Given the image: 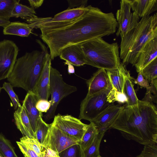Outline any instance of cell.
<instances>
[{
    "label": "cell",
    "instance_id": "30bf717a",
    "mask_svg": "<svg viewBox=\"0 0 157 157\" xmlns=\"http://www.w3.org/2000/svg\"><path fill=\"white\" fill-rule=\"evenodd\" d=\"M52 124L62 131L80 141L88 124L71 115H55Z\"/></svg>",
    "mask_w": 157,
    "mask_h": 157
},
{
    "label": "cell",
    "instance_id": "e0dca14e",
    "mask_svg": "<svg viewBox=\"0 0 157 157\" xmlns=\"http://www.w3.org/2000/svg\"><path fill=\"white\" fill-rule=\"evenodd\" d=\"M88 9L87 6L67 9L55 15L53 17H38L44 22L71 23L82 16Z\"/></svg>",
    "mask_w": 157,
    "mask_h": 157
},
{
    "label": "cell",
    "instance_id": "ab89813d",
    "mask_svg": "<svg viewBox=\"0 0 157 157\" xmlns=\"http://www.w3.org/2000/svg\"><path fill=\"white\" fill-rule=\"evenodd\" d=\"M134 83L146 89L150 87L148 82L144 78L141 72L138 73L137 78L134 80Z\"/></svg>",
    "mask_w": 157,
    "mask_h": 157
},
{
    "label": "cell",
    "instance_id": "f546056e",
    "mask_svg": "<svg viewBox=\"0 0 157 157\" xmlns=\"http://www.w3.org/2000/svg\"><path fill=\"white\" fill-rule=\"evenodd\" d=\"M140 72L148 82L157 78V58L150 63Z\"/></svg>",
    "mask_w": 157,
    "mask_h": 157
},
{
    "label": "cell",
    "instance_id": "2e32d148",
    "mask_svg": "<svg viewBox=\"0 0 157 157\" xmlns=\"http://www.w3.org/2000/svg\"><path fill=\"white\" fill-rule=\"evenodd\" d=\"M88 87L87 95H90L107 88L110 85L106 70L99 68L86 82Z\"/></svg>",
    "mask_w": 157,
    "mask_h": 157
},
{
    "label": "cell",
    "instance_id": "3957f363",
    "mask_svg": "<svg viewBox=\"0 0 157 157\" xmlns=\"http://www.w3.org/2000/svg\"><path fill=\"white\" fill-rule=\"evenodd\" d=\"M42 51L26 52L17 59L7 80L13 87L21 88L36 94L37 84L48 52L47 48L40 44Z\"/></svg>",
    "mask_w": 157,
    "mask_h": 157
},
{
    "label": "cell",
    "instance_id": "4dcf8cb0",
    "mask_svg": "<svg viewBox=\"0 0 157 157\" xmlns=\"http://www.w3.org/2000/svg\"><path fill=\"white\" fill-rule=\"evenodd\" d=\"M150 87L147 89L144 98L141 100L153 104L157 103V78L150 82Z\"/></svg>",
    "mask_w": 157,
    "mask_h": 157
},
{
    "label": "cell",
    "instance_id": "74e56055",
    "mask_svg": "<svg viewBox=\"0 0 157 157\" xmlns=\"http://www.w3.org/2000/svg\"><path fill=\"white\" fill-rule=\"evenodd\" d=\"M50 106V101L45 99L38 100L36 105V109L42 113H47L49 109Z\"/></svg>",
    "mask_w": 157,
    "mask_h": 157
},
{
    "label": "cell",
    "instance_id": "d590c367",
    "mask_svg": "<svg viewBox=\"0 0 157 157\" xmlns=\"http://www.w3.org/2000/svg\"><path fill=\"white\" fill-rule=\"evenodd\" d=\"M79 147L78 144L72 145L59 154V157H77L80 154Z\"/></svg>",
    "mask_w": 157,
    "mask_h": 157
},
{
    "label": "cell",
    "instance_id": "7bdbcfd3",
    "mask_svg": "<svg viewBox=\"0 0 157 157\" xmlns=\"http://www.w3.org/2000/svg\"><path fill=\"white\" fill-rule=\"evenodd\" d=\"M65 64L68 65V72L69 74H73L75 73V69L72 64L69 62L66 61L64 63Z\"/></svg>",
    "mask_w": 157,
    "mask_h": 157
},
{
    "label": "cell",
    "instance_id": "cb8c5ba5",
    "mask_svg": "<svg viewBox=\"0 0 157 157\" xmlns=\"http://www.w3.org/2000/svg\"><path fill=\"white\" fill-rule=\"evenodd\" d=\"M19 2H17L14 6L11 17H20L26 21L38 17L36 15L34 9L21 4Z\"/></svg>",
    "mask_w": 157,
    "mask_h": 157
},
{
    "label": "cell",
    "instance_id": "8992f818",
    "mask_svg": "<svg viewBox=\"0 0 157 157\" xmlns=\"http://www.w3.org/2000/svg\"><path fill=\"white\" fill-rule=\"evenodd\" d=\"M77 90L74 86L66 83L62 75L56 69L51 67L50 72V93L51 106L46 114L44 116L46 121L54 118L59 104L63 98Z\"/></svg>",
    "mask_w": 157,
    "mask_h": 157
},
{
    "label": "cell",
    "instance_id": "d4e9b609",
    "mask_svg": "<svg viewBox=\"0 0 157 157\" xmlns=\"http://www.w3.org/2000/svg\"><path fill=\"white\" fill-rule=\"evenodd\" d=\"M98 133V129L95 124L93 122H90L88 124L81 140L79 142V152H82L89 147Z\"/></svg>",
    "mask_w": 157,
    "mask_h": 157
},
{
    "label": "cell",
    "instance_id": "4fadbf2b",
    "mask_svg": "<svg viewBox=\"0 0 157 157\" xmlns=\"http://www.w3.org/2000/svg\"><path fill=\"white\" fill-rule=\"evenodd\" d=\"M51 59L48 52L45 55L44 67L37 84L36 94L38 100H48L50 95V79Z\"/></svg>",
    "mask_w": 157,
    "mask_h": 157
},
{
    "label": "cell",
    "instance_id": "9a60e30c",
    "mask_svg": "<svg viewBox=\"0 0 157 157\" xmlns=\"http://www.w3.org/2000/svg\"><path fill=\"white\" fill-rule=\"evenodd\" d=\"M157 36L148 42L144 47L135 65L137 72L141 71L150 63L157 58Z\"/></svg>",
    "mask_w": 157,
    "mask_h": 157
},
{
    "label": "cell",
    "instance_id": "f6af8a7d",
    "mask_svg": "<svg viewBox=\"0 0 157 157\" xmlns=\"http://www.w3.org/2000/svg\"><path fill=\"white\" fill-rule=\"evenodd\" d=\"M2 87H1L0 86V93L1 92V90H2Z\"/></svg>",
    "mask_w": 157,
    "mask_h": 157
},
{
    "label": "cell",
    "instance_id": "6da1fadb",
    "mask_svg": "<svg viewBox=\"0 0 157 157\" xmlns=\"http://www.w3.org/2000/svg\"><path fill=\"white\" fill-rule=\"evenodd\" d=\"M84 14L66 25L52 29H40V37L50 50L51 60L70 46L114 34L117 23L112 12L105 13L91 5Z\"/></svg>",
    "mask_w": 157,
    "mask_h": 157
},
{
    "label": "cell",
    "instance_id": "484cf974",
    "mask_svg": "<svg viewBox=\"0 0 157 157\" xmlns=\"http://www.w3.org/2000/svg\"><path fill=\"white\" fill-rule=\"evenodd\" d=\"M104 134L99 133L92 144L84 151L79 152V157H98L100 156L99 147Z\"/></svg>",
    "mask_w": 157,
    "mask_h": 157
},
{
    "label": "cell",
    "instance_id": "60d3db41",
    "mask_svg": "<svg viewBox=\"0 0 157 157\" xmlns=\"http://www.w3.org/2000/svg\"><path fill=\"white\" fill-rule=\"evenodd\" d=\"M42 157H59L56 151L49 148L44 149L42 151Z\"/></svg>",
    "mask_w": 157,
    "mask_h": 157
},
{
    "label": "cell",
    "instance_id": "ac0fdd59",
    "mask_svg": "<svg viewBox=\"0 0 157 157\" xmlns=\"http://www.w3.org/2000/svg\"><path fill=\"white\" fill-rule=\"evenodd\" d=\"M15 123L23 136L36 139L29 119L24 106L18 107L14 113Z\"/></svg>",
    "mask_w": 157,
    "mask_h": 157
},
{
    "label": "cell",
    "instance_id": "f35d334b",
    "mask_svg": "<svg viewBox=\"0 0 157 157\" xmlns=\"http://www.w3.org/2000/svg\"><path fill=\"white\" fill-rule=\"evenodd\" d=\"M68 7L67 9L75 8V7H85L87 3V0H68Z\"/></svg>",
    "mask_w": 157,
    "mask_h": 157
},
{
    "label": "cell",
    "instance_id": "f1b7e54d",
    "mask_svg": "<svg viewBox=\"0 0 157 157\" xmlns=\"http://www.w3.org/2000/svg\"><path fill=\"white\" fill-rule=\"evenodd\" d=\"M0 153L2 157H17L10 141L0 133Z\"/></svg>",
    "mask_w": 157,
    "mask_h": 157
},
{
    "label": "cell",
    "instance_id": "7c38bea8",
    "mask_svg": "<svg viewBox=\"0 0 157 157\" xmlns=\"http://www.w3.org/2000/svg\"><path fill=\"white\" fill-rule=\"evenodd\" d=\"M123 106L112 104L100 114L93 121L99 133H105L114 122Z\"/></svg>",
    "mask_w": 157,
    "mask_h": 157
},
{
    "label": "cell",
    "instance_id": "f5cc1de1",
    "mask_svg": "<svg viewBox=\"0 0 157 157\" xmlns=\"http://www.w3.org/2000/svg\"></svg>",
    "mask_w": 157,
    "mask_h": 157
},
{
    "label": "cell",
    "instance_id": "c3c4849f",
    "mask_svg": "<svg viewBox=\"0 0 157 157\" xmlns=\"http://www.w3.org/2000/svg\"><path fill=\"white\" fill-rule=\"evenodd\" d=\"M24 157H26V156H25V155H24Z\"/></svg>",
    "mask_w": 157,
    "mask_h": 157
},
{
    "label": "cell",
    "instance_id": "d6986e66",
    "mask_svg": "<svg viewBox=\"0 0 157 157\" xmlns=\"http://www.w3.org/2000/svg\"><path fill=\"white\" fill-rule=\"evenodd\" d=\"M38 100L36 94L31 92H28L22 104L34 132L37 120L42 117V113L39 111L36 107Z\"/></svg>",
    "mask_w": 157,
    "mask_h": 157
},
{
    "label": "cell",
    "instance_id": "8fae6325",
    "mask_svg": "<svg viewBox=\"0 0 157 157\" xmlns=\"http://www.w3.org/2000/svg\"><path fill=\"white\" fill-rule=\"evenodd\" d=\"M120 3V8L116 13L118 28L116 35L121 38L137 25L140 17L135 12H131L128 0H122Z\"/></svg>",
    "mask_w": 157,
    "mask_h": 157
},
{
    "label": "cell",
    "instance_id": "7dc6e473",
    "mask_svg": "<svg viewBox=\"0 0 157 157\" xmlns=\"http://www.w3.org/2000/svg\"><path fill=\"white\" fill-rule=\"evenodd\" d=\"M0 155L2 157V156L1 155V153H0Z\"/></svg>",
    "mask_w": 157,
    "mask_h": 157
},
{
    "label": "cell",
    "instance_id": "603a6c76",
    "mask_svg": "<svg viewBox=\"0 0 157 157\" xmlns=\"http://www.w3.org/2000/svg\"><path fill=\"white\" fill-rule=\"evenodd\" d=\"M132 79L129 71L127 70L125 76L124 92L127 99L126 105L128 106L137 105L139 100L135 92Z\"/></svg>",
    "mask_w": 157,
    "mask_h": 157
},
{
    "label": "cell",
    "instance_id": "83f0119b",
    "mask_svg": "<svg viewBox=\"0 0 157 157\" xmlns=\"http://www.w3.org/2000/svg\"><path fill=\"white\" fill-rule=\"evenodd\" d=\"M51 124L46 123L43 119L42 117L37 120L35 131L36 139L42 145L48 133Z\"/></svg>",
    "mask_w": 157,
    "mask_h": 157
},
{
    "label": "cell",
    "instance_id": "8d00e7d4",
    "mask_svg": "<svg viewBox=\"0 0 157 157\" xmlns=\"http://www.w3.org/2000/svg\"><path fill=\"white\" fill-rule=\"evenodd\" d=\"M16 143L21 152L26 157H39L33 150L25 144L19 141Z\"/></svg>",
    "mask_w": 157,
    "mask_h": 157
},
{
    "label": "cell",
    "instance_id": "ba28073f",
    "mask_svg": "<svg viewBox=\"0 0 157 157\" xmlns=\"http://www.w3.org/2000/svg\"><path fill=\"white\" fill-rule=\"evenodd\" d=\"M79 142L51 124L42 146L43 149L49 148L59 154L69 147L78 144Z\"/></svg>",
    "mask_w": 157,
    "mask_h": 157
},
{
    "label": "cell",
    "instance_id": "b9f144b4",
    "mask_svg": "<svg viewBox=\"0 0 157 157\" xmlns=\"http://www.w3.org/2000/svg\"><path fill=\"white\" fill-rule=\"evenodd\" d=\"M28 1L31 7L37 8L43 4L44 0H29Z\"/></svg>",
    "mask_w": 157,
    "mask_h": 157
},
{
    "label": "cell",
    "instance_id": "277c9868",
    "mask_svg": "<svg viewBox=\"0 0 157 157\" xmlns=\"http://www.w3.org/2000/svg\"><path fill=\"white\" fill-rule=\"evenodd\" d=\"M156 36L157 13L142 17L136 27L121 38L119 56L123 63L134 66L144 47Z\"/></svg>",
    "mask_w": 157,
    "mask_h": 157
},
{
    "label": "cell",
    "instance_id": "e575fe53",
    "mask_svg": "<svg viewBox=\"0 0 157 157\" xmlns=\"http://www.w3.org/2000/svg\"><path fill=\"white\" fill-rule=\"evenodd\" d=\"M136 157H157V144L145 145L140 154Z\"/></svg>",
    "mask_w": 157,
    "mask_h": 157
},
{
    "label": "cell",
    "instance_id": "52a82bcc",
    "mask_svg": "<svg viewBox=\"0 0 157 157\" xmlns=\"http://www.w3.org/2000/svg\"><path fill=\"white\" fill-rule=\"evenodd\" d=\"M112 89L111 85L107 88L90 95H86L81 102L78 118L90 122L113 104L107 101L108 94Z\"/></svg>",
    "mask_w": 157,
    "mask_h": 157
},
{
    "label": "cell",
    "instance_id": "9c48e42d",
    "mask_svg": "<svg viewBox=\"0 0 157 157\" xmlns=\"http://www.w3.org/2000/svg\"><path fill=\"white\" fill-rule=\"evenodd\" d=\"M19 48L13 41L4 39L0 41V80L7 78L17 60Z\"/></svg>",
    "mask_w": 157,
    "mask_h": 157
},
{
    "label": "cell",
    "instance_id": "4316f807",
    "mask_svg": "<svg viewBox=\"0 0 157 157\" xmlns=\"http://www.w3.org/2000/svg\"><path fill=\"white\" fill-rule=\"evenodd\" d=\"M20 0H0V19L9 21L15 5Z\"/></svg>",
    "mask_w": 157,
    "mask_h": 157
},
{
    "label": "cell",
    "instance_id": "5bb4252c",
    "mask_svg": "<svg viewBox=\"0 0 157 157\" xmlns=\"http://www.w3.org/2000/svg\"><path fill=\"white\" fill-rule=\"evenodd\" d=\"M59 56L61 59L76 66L88 64L87 59L82 49L81 43L66 48L62 51Z\"/></svg>",
    "mask_w": 157,
    "mask_h": 157
},
{
    "label": "cell",
    "instance_id": "1f68e13d",
    "mask_svg": "<svg viewBox=\"0 0 157 157\" xmlns=\"http://www.w3.org/2000/svg\"><path fill=\"white\" fill-rule=\"evenodd\" d=\"M20 141L34 151L39 157H42V146L36 139L23 136L20 139Z\"/></svg>",
    "mask_w": 157,
    "mask_h": 157
},
{
    "label": "cell",
    "instance_id": "5b68a950",
    "mask_svg": "<svg viewBox=\"0 0 157 157\" xmlns=\"http://www.w3.org/2000/svg\"><path fill=\"white\" fill-rule=\"evenodd\" d=\"M81 44L88 65L106 70L115 68L121 63L117 42L109 44L98 38Z\"/></svg>",
    "mask_w": 157,
    "mask_h": 157
},
{
    "label": "cell",
    "instance_id": "7402d4cb",
    "mask_svg": "<svg viewBox=\"0 0 157 157\" xmlns=\"http://www.w3.org/2000/svg\"><path fill=\"white\" fill-rule=\"evenodd\" d=\"M32 29L28 24L19 21L10 22L3 28V33L5 35H14L27 37L32 33Z\"/></svg>",
    "mask_w": 157,
    "mask_h": 157
},
{
    "label": "cell",
    "instance_id": "836d02e7",
    "mask_svg": "<svg viewBox=\"0 0 157 157\" xmlns=\"http://www.w3.org/2000/svg\"><path fill=\"white\" fill-rule=\"evenodd\" d=\"M107 101L110 103H112L115 101L124 103L126 102L127 99L124 93H120L111 89L108 94Z\"/></svg>",
    "mask_w": 157,
    "mask_h": 157
},
{
    "label": "cell",
    "instance_id": "ee69618b",
    "mask_svg": "<svg viewBox=\"0 0 157 157\" xmlns=\"http://www.w3.org/2000/svg\"><path fill=\"white\" fill-rule=\"evenodd\" d=\"M10 22V21H5L0 19V27L4 28Z\"/></svg>",
    "mask_w": 157,
    "mask_h": 157
},
{
    "label": "cell",
    "instance_id": "d6a6232c",
    "mask_svg": "<svg viewBox=\"0 0 157 157\" xmlns=\"http://www.w3.org/2000/svg\"><path fill=\"white\" fill-rule=\"evenodd\" d=\"M13 86L9 82H4L2 88L4 89L9 95L13 103L14 108L16 109L18 107L21 106L17 95L13 89Z\"/></svg>",
    "mask_w": 157,
    "mask_h": 157
},
{
    "label": "cell",
    "instance_id": "7a4b0ae2",
    "mask_svg": "<svg viewBox=\"0 0 157 157\" xmlns=\"http://www.w3.org/2000/svg\"><path fill=\"white\" fill-rule=\"evenodd\" d=\"M110 128L127 139L144 145L157 144V110L153 104L139 100L136 105L124 106Z\"/></svg>",
    "mask_w": 157,
    "mask_h": 157
},
{
    "label": "cell",
    "instance_id": "816d5d0a",
    "mask_svg": "<svg viewBox=\"0 0 157 157\" xmlns=\"http://www.w3.org/2000/svg\"></svg>",
    "mask_w": 157,
    "mask_h": 157
},
{
    "label": "cell",
    "instance_id": "44dd1931",
    "mask_svg": "<svg viewBox=\"0 0 157 157\" xmlns=\"http://www.w3.org/2000/svg\"><path fill=\"white\" fill-rule=\"evenodd\" d=\"M131 9L140 17L148 16L157 10L156 0H128Z\"/></svg>",
    "mask_w": 157,
    "mask_h": 157
},
{
    "label": "cell",
    "instance_id": "681fc988",
    "mask_svg": "<svg viewBox=\"0 0 157 157\" xmlns=\"http://www.w3.org/2000/svg\"><path fill=\"white\" fill-rule=\"evenodd\" d=\"M0 157H2L0 155Z\"/></svg>",
    "mask_w": 157,
    "mask_h": 157
},
{
    "label": "cell",
    "instance_id": "f907efd6",
    "mask_svg": "<svg viewBox=\"0 0 157 157\" xmlns=\"http://www.w3.org/2000/svg\"></svg>",
    "mask_w": 157,
    "mask_h": 157
},
{
    "label": "cell",
    "instance_id": "bcb514c9",
    "mask_svg": "<svg viewBox=\"0 0 157 157\" xmlns=\"http://www.w3.org/2000/svg\"><path fill=\"white\" fill-rule=\"evenodd\" d=\"M98 157H101V156L100 155V156H98Z\"/></svg>",
    "mask_w": 157,
    "mask_h": 157
},
{
    "label": "cell",
    "instance_id": "ffe728a7",
    "mask_svg": "<svg viewBox=\"0 0 157 157\" xmlns=\"http://www.w3.org/2000/svg\"><path fill=\"white\" fill-rule=\"evenodd\" d=\"M127 70L125 65L121 63L116 68L106 70L112 89L121 93H124V87Z\"/></svg>",
    "mask_w": 157,
    "mask_h": 157
}]
</instances>
